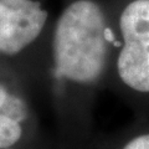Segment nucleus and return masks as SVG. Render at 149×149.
Here are the masks:
<instances>
[{"mask_svg": "<svg viewBox=\"0 0 149 149\" xmlns=\"http://www.w3.org/2000/svg\"><path fill=\"white\" fill-rule=\"evenodd\" d=\"M116 45L106 0H67L54 19L46 70L63 149H88L95 138L93 104L109 80Z\"/></svg>", "mask_w": 149, "mask_h": 149, "instance_id": "1", "label": "nucleus"}, {"mask_svg": "<svg viewBox=\"0 0 149 149\" xmlns=\"http://www.w3.org/2000/svg\"><path fill=\"white\" fill-rule=\"evenodd\" d=\"M117 35L109 80L133 107L149 117V0H108Z\"/></svg>", "mask_w": 149, "mask_h": 149, "instance_id": "2", "label": "nucleus"}, {"mask_svg": "<svg viewBox=\"0 0 149 149\" xmlns=\"http://www.w3.org/2000/svg\"><path fill=\"white\" fill-rule=\"evenodd\" d=\"M54 20L41 0H0V62L25 61L49 47Z\"/></svg>", "mask_w": 149, "mask_h": 149, "instance_id": "3", "label": "nucleus"}, {"mask_svg": "<svg viewBox=\"0 0 149 149\" xmlns=\"http://www.w3.org/2000/svg\"><path fill=\"white\" fill-rule=\"evenodd\" d=\"M0 70V149H37L39 124L22 82Z\"/></svg>", "mask_w": 149, "mask_h": 149, "instance_id": "4", "label": "nucleus"}, {"mask_svg": "<svg viewBox=\"0 0 149 149\" xmlns=\"http://www.w3.org/2000/svg\"><path fill=\"white\" fill-rule=\"evenodd\" d=\"M88 149H149V117L136 122L112 136L93 138Z\"/></svg>", "mask_w": 149, "mask_h": 149, "instance_id": "5", "label": "nucleus"}, {"mask_svg": "<svg viewBox=\"0 0 149 149\" xmlns=\"http://www.w3.org/2000/svg\"><path fill=\"white\" fill-rule=\"evenodd\" d=\"M3 67H5V65H3V63H0V70H1ZM6 67H8V66H6Z\"/></svg>", "mask_w": 149, "mask_h": 149, "instance_id": "6", "label": "nucleus"}]
</instances>
